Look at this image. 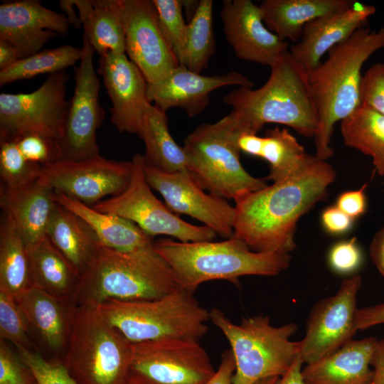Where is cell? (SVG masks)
Here are the masks:
<instances>
[{"label": "cell", "mask_w": 384, "mask_h": 384, "mask_svg": "<svg viewBox=\"0 0 384 384\" xmlns=\"http://www.w3.org/2000/svg\"><path fill=\"white\" fill-rule=\"evenodd\" d=\"M321 220L324 228L328 233L341 235L350 230L354 219L334 206L326 208L322 212Z\"/></svg>", "instance_id": "cell-46"}, {"label": "cell", "mask_w": 384, "mask_h": 384, "mask_svg": "<svg viewBox=\"0 0 384 384\" xmlns=\"http://www.w3.org/2000/svg\"><path fill=\"white\" fill-rule=\"evenodd\" d=\"M330 267L339 274H349L356 270L362 262V254L356 238L334 244L328 255Z\"/></svg>", "instance_id": "cell-44"}, {"label": "cell", "mask_w": 384, "mask_h": 384, "mask_svg": "<svg viewBox=\"0 0 384 384\" xmlns=\"http://www.w3.org/2000/svg\"><path fill=\"white\" fill-rule=\"evenodd\" d=\"M65 71L50 75L29 93L0 95V139L37 133L59 142L63 139L69 101Z\"/></svg>", "instance_id": "cell-11"}, {"label": "cell", "mask_w": 384, "mask_h": 384, "mask_svg": "<svg viewBox=\"0 0 384 384\" xmlns=\"http://www.w3.org/2000/svg\"><path fill=\"white\" fill-rule=\"evenodd\" d=\"M375 337L352 340L332 353L302 368L306 384H370Z\"/></svg>", "instance_id": "cell-25"}, {"label": "cell", "mask_w": 384, "mask_h": 384, "mask_svg": "<svg viewBox=\"0 0 384 384\" xmlns=\"http://www.w3.org/2000/svg\"><path fill=\"white\" fill-rule=\"evenodd\" d=\"M353 0H264L259 6L267 28L296 42L311 21L350 6Z\"/></svg>", "instance_id": "cell-29"}, {"label": "cell", "mask_w": 384, "mask_h": 384, "mask_svg": "<svg viewBox=\"0 0 384 384\" xmlns=\"http://www.w3.org/2000/svg\"><path fill=\"white\" fill-rule=\"evenodd\" d=\"M82 50L64 134L59 142L61 159L82 160L100 155L96 132L103 121L105 111L99 103L100 82L94 68L95 50L84 36Z\"/></svg>", "instance_id": "cell-15"}, {"label": "cell", "mask_w": 384, "mask_h": 384, "mask_svg": "<svg viewBox=\"0 0 384 384\" xmlns=\"http://www.w3.org/2000/svg\"><path fill=\"white\" fill-rule=\"evenodd\" d=\"M361 284L358 274L346 278L336 294L311 307L304 336L299 341V356L304 363H312L353 340L357 331L354 319Z\"/></svg>", "instance_id": "cell-13"}, {"label": "cell", "mask_w": 384, "mask_h": 384, "mask_svg": "<svg viewBox=\"0 0 384 384\" xmlns=\"http://www.w3.org/2000/svg\"><path fill=\"white\" fill-rule=\"evenodd\" d=\"M54 193L39 178L20 188L1 186V209L11 216L28 248L46 237L55 205Z\"/></svg>", "instance_id": "cell-24"}, {"label": "cell", "mask_w": 384, "mask_h": 384, "mask_svg": "<svg viewBox=\"0 0 384 384\" xmlns=\"http://www.w3.org/2000/svg\"><path fill=\"white\" fill-rule=\"evenodd\" d=\"M30 328L52 351L64 353L76 304L31 286L15 297Z\"/></svg>", "instance_id": "cell-23"}, {"label": "cell", "mask_w": 384, "mask_h": 384, "mask_svg": "<svg viewBox=\"0 0 384 384\" xmlns=\"http://www.w3.org/2000/svg\"><path fill=\"white\" fill-rule=\"evenodd\" d=\"M303 364L298 355L285 374L279 377L274 384H306L302 373Z\"/></svg>", "instance_id": "cell-51"}, {"label": "cell", "mask_w": 384, "mask_h": 384, "mask_svg": "<svg viewBox=\"0 0 384 384\" xmlns=\"http://www.w3.org/2000/svg\"><path fill=\"white\" fill-rule=\"evenodd\" d=\"M63 362L80 384H128L131 343L97 306L76 305Z\"/></svg>", "instance_id": "cell-8"}, {"label": "cell", "mask_w": 384, "mask_h": 384, "mask_svg": "<svg viewBox=\"0 0 384 384\" xmlns=\"http://www.w3.org/2000/svg\"><path fill=\"white\" fill-rule=\"evenodd\" d=\"M213 7L212 0H201L187 24L186 46L181 65L200 74L207 68L215 52Z\"/></svg>", "instance_id": "cell-36"}, {"label": "cell", "mask_w": 384, "mask_h": 384, "mask_svg": "<svg viewBox=\"0 0 384 384\" xmlns=\"http://www.w3.org/2000/svg\"><path fill=\"white\" fill-rule=\"evenodd\" d=\"M0 384H37L28 366L6 341H0Z\"/></svg>", "instance_id": "cell-42"}, {"label": "cell", "mask_w": 384, "mask_h": 384, "mask_svg": "<svg viewBox=\"0 0 384 384\" xmlns=\"http://www.w3.org/2000/svg\"><path fill=\"white\" fill-rule=\"evenodd\" d=\"M17 145L29 161L46 166L62 158L60 142L37 133H26L14 138Z\"/></svg>", "instance_id": "cell-41"}, {"label": "cell", "mask_w": 384, "mask_h": 384, "mask_svg": "<svg viewBox=\"0 0 384 384\" xmlns=\"http://www.w3.org/2000/svg\"><path fill=\"white\" fill-rule=\"evenodd\" d=\"M336 171L312 156L297 174L236 198L233 236L258 252L289 254L299 218L324 200Z\"/></svg>", "instance_id": "cell-1"}, {"label": "cell", "mask_w": 384, "mask_h": 384, "mask_svg": "<svg viewBox=\"0 0 384 384\" xmlns=\"http://www.w3.org/2000/svg\"><path fill=\"white\" fill-rule=\"evenodd\" d=\"M82 55V48L64 45L36 53L19 59L11 67L0 70V85L34 78L41 74H53L74 66Z\"/></svg>", "instance_id": "cell-35"}, {"label": "cell", "mask_w": 384, "mask_h": 384, "mask_svg": "<svg viewBox=\"0 0 384 384\" xmlns=\"http://www.w3.org/2000/svg\"><path fill=\"white\" fill-rule=\"evenodd\" d=\"M18 354L32 371L37 384H80L63 361H48L32 349L17 348Z\"/></svg>", "instance_id": "cell-40"}, {"label": "cell", "mask_w": 384, "mask_h": 384, "mask_svg": "<svg viewBox=\"0 0 384 384\" xmlns=\"http://www.w3.org/2000/svg\"><path fill=\"white\" fill-rule=\"evenodd\" d=\"M42 166L28 161L14 139H0L1 186L16 188L38 179Z\"/></svg>", "instance_id": "cell-37"}, {"label": "cell", "mask_w": 384, "mask_h": 384, "mask_svg": "<svg viewBox=\"0 0 384 384\" xmlns=\"http://www.w3.org/2000/svg\"><path fill=\"white\" fill-rule=\"evenodd\" d=\"M346 146L370 156L375 169L384 175V116L361 105L341 122Z\"/></svg>", "instance_id": "cell-34"}, {"label": "cell", "mask_w": 384, "mask_h": 384, "mask_svg": "<svg viewBox=\"0 0 384 384\" xmlns=\"http://www.w3.org/2000/svg\"><path fill=\"white\" fill-rule=\"evenodd\" d=\"M240 151L266 160L270 166L267 179L279 181L297 174L312 156L287 129H268L264 137L241 133L236 139Z\"/></svg>", "instance_id": "cell-26"}, {"label": "cell", "mask_w": 384, "mask_h": 384, "mask_svg": "<svg viewBox=\"0 0 384 384\" xmlns=\"http://www.w3.org/2000/svg\"><path fill=\"white\" fill-rule=\"evenodd\" d=\"M46 235L80 277L100 245L93 230L81 218L56 202Z\"/></svg>", "instance_id": "cell-28"}, {"label": "cell", "mask_w": 384, "mask_h": 384, "mask_svg": "<svg viewBox=\"0 0 384 384\" xmlns=\"http://www.w3.org/2000/svg\"><path fill=\"white\" fill-rule=\"evenodd\" d=\"M18 60L16 48L11 43L0 39V70L11 67Z\"/></svg>", "instance_id": "cell-52"}, {"label": "cell", "mask_w": 384, "mask_h": 384, "mask_svg": "<svg viewBox=\"0 0 384 384\" xmlns=\"http://www.w3.org/2000/svg\"><path fill=\"white\" fill-rule=\"evenodd\" d=\"M127 188L119 195L102 200L95 209L124 218L154 238L164 235L180 242L213 241L217 234L209 228L186 222L153 193L144 172V156L135 154Z\"/></svg>", "instance_id": "cell-10"}, {"label": "cell", "mask_w": 384, "mask_h": 384, "mask_svg": "<svg viewBox=\"0 0 384 384\" xmlns=\"http://www.w3.org/2000/svg\"><path fill=\"white\" fill-rule=\"evenodd\" d=\"M361 102L384 116V63L373 65L362 76Z\"/></svg>", "instance_id": "cell-43"}, {"label": "cell", "mask_w": 384, "mask_h": 384, "mask_svg": "<svg viewBox=\"0 0 384 384\" xmlns=\"http://www.w3.org/2000/svg\"><path fill=\"white\" fill-rule=\"evenodd\" d=\"M119 16L126 53L148 83L157 82L179 63L159 29L152 0H106Z\"/></svg>", "instance_id": "cell-16"}, {"label": "cell", "mask_w": 384, "mask_h": 384, "mask_svg": "<svg viewBox=\"0 0 384 384\" xmlns=\"http://www.w3.org/2000/svg\"><path fill=\"white\" fill-rule=\"evenodd\" d=\"M366 186L364 184L358 190L341 193L336 199V206L353 219L363 215L366 210Z\"/></svg>", "instance_id": "cell-45"}, {"label": "cell", "mask_w": 384, "mask_h": 384, "mask_svg": "<svg viewBox=\"0 0 384 384\" xmlns=\"http://www.w3.org/2000/svg\"><path fill=\"white\" fill-rule=\"evenodd\" d=\"M144 172L151 188L162 196L172 212L194 218L226 239L233 236L235 207L225 198L206 193L188 171L167 172L145 161Z\"/></svg>", "instance_id": "cell-17"}, {"label": "cell", "mask_w": 384, "mask_h": 384, "mask_svg": "<svg viewBox=\"0 0 384 384\" xmlns=\"http://www.w3.org/2000/svg\"><path fill=\"white\" fill-rule=\"evenodd\" d=\"M227 85L252 87L254 83L237 71L203 75L179 65L161 80L148 83L147 94L150 102L163 111L179 107L193 117L207 107L210 92Z\"/></svg>", "instance_id": "cell-21"}, {"label": "cell", "mask_w": 384, "mask_h": 384, "mask_svg": "<svg viewBox=\"0 0 384 384\" xmlns=\"http://www.w3.org/2000/svg\"><path fill=\"white\" fill-rule=\"evenodd\" d=\"M70 23L63 13L49 9L37 0L0 5V39L11 43L19 59L39 50L58 34H67Z\"/></svg>", "instance_id": "cell-20"}, {"label": "cell", "mask_w": 384, "mask_h": 384, "mask_svg": "<svg viewBox=\"0 0 384 384\" xmlns=\"http://www.w3.org/2000/svg\"><path fill=\"white\" fill-rule=\"evenodd\" d=\"M59 6L70 25L79 29L82 24L80 16L75 11L73 0H61L59 2Z\"/></svg>", "instance_id": "cell-53"}, {"label": "cell", "mask_w": 384, "mask_h": 384, "mask_svg": "<svg viewBox=\"0 0 384 384\" xmlns=\"http://www.w3.org/2000/svg\"><path fill=\"white\" fill-rule=\"evenodd\" d=\"M220 17L223 33L237 58L272 66L289 43L269 30L259 6L250 0H223Z\"/></svg>", "instance_id": "cell-18"}, {"label": "cell", "mask_w": 384, "mask_h": 384, "mask_svg": "<svg viewBox=\"0 0 384 384\" xmlns=\"http://www.w3.org/2000/svg\"><path fill=\"white\" fill-rule=\"evenodd\" d=\"M154 248L172 269L179 287L191 293L210 280L238 284L242 276H275L292 260L289 254L255 252L234 236L220 242L161 238L154 241Z\"/></svg>", "instance_id": "cell-5"}, {"label": "cell", "mask_w": 384, "mask_h": 384, "mask_svg": "<svg viewBox=\"0 0 384 384\" xmlns=\"http://www.w3.org/2000/svg\"><path fill=\"white\" fill-rule=\"evenodd\" d=\"M137 134L145 145L144 156L146 163L167 172L188 171L186 152L169 132L166 112L151 105Z\"/></svg>", "instance_id": "cell-31"}, {"label": "cell", "mask_w": 384, "mask_h": 384, "mask_svg": "<svg viewBox=\"0 0 384 384\" xmlns=\"http://www.w3.org/2000/svg\"><path fill=\"white\" fill-rule=\"evenodd\" d=\"M237 136L224 117L200 124L183 141L188 172L204 190L225 199L235 200L267 186L242 166Z\"/></svg>", "instance_id": "cell-9"}, {"label": "cell", "mask_w": 384, "mask_h": 384, "mask_svg": "<svg viewBox=\"0 0 384 384\" xmlns=\"http://www.w3.org/2000/svg\"><path fill=\"white\" fill-rule=\"evenodd\" d=\"M102 316L131 343L199 340L206 334L210 313L193 293L181 288L156 299L110 301L97 306Z\"/></svg>", "instance_id": "cell-6"}, {"label": "cell", "mask_w": 384, "mask_h": 384, "mask_svg": "<svg viewBox=\"0 0 384 384\" xmlns=\"http://www.w3.org/2000/svg\"><path fill=\"white\" fill-rule=\"evenodd\" d=\"M178 288L172 269L154 245L124 252L100 245L73 299L76 305L98 306L113 300L156 299Z\"/></svg>", "instance_id": "cell-4"}, {"label": "cell", "mask_w": 384, "mask_h": 384, "mask_svg": "<svg viewBox=\"0 0 384 384\" xmlns=\"http://www.w3.org/2000/svg\"><path fill=\"white\" fill-rule=\"evenodd\" d=\"M369 255L372 262L384 277V228L373 238L369 247Z\"/></svg>", "instance_id": "cell-50"}, {"label": "cell", "mask_w": 384, "mask_h": 384, "mask_svg": "<svg viewBox=\"0 0 384 384\" xmlns=\"http://www.w3.org/2000/svg\"><path fill=\"white\" fill-rule=\"evenodd\" d=\"M84 29L83 36L100 56L125 53L122 21L106 0H73Z\"/></svg>", "instance_id": "cell-32"}, {"label": "cell", "mask_w": 384, "mask_h": 384, "mask_svg": "<svg viewBox=\"0 0 384 384\" xmlns=\"http://www.w3.org/2000/svg\"><path fill=\"white\" fill-rule=\"evenodd\" d=\"M235 370V363L231 350H226L221 355L218 370L205 384H233V377Z\"/></svg>", "instance_id": "cell-48"}, {"label": "cell", "mask_w": 384, "mask_h": 384, "mask_svg": "<svg viewBox=\"0 0 384 384\" xmlns=\"http://www.w3.org/2000/svg\"><path fill=\"white\" fill-rule=\"evenodd\" d=\"M28 250L32 285L58 298L73 299L80 276L46 235Z\"/></svg>", "instance_id": "cell-30"}, {"label": "cell", "mask_w": 384, "mask_h": 384, "mask_svg": "<svg viewBox=\"0 0 384 384\" xmlns=\"http://www.w3.org/2000/svg\"><path fill=\"white\" fill-rule=\"evenodd\" d=\"M29 324L16 298L0 292V337L16 348H31Z\"/></svg>", "instance_id": "cell-39"}, {"label": "cell", "mask_w": 384, "mask_h": 384, "mask_svg": "<svg viewBox=\"0 0 384 384\" xmlns=\"http://www.w3.org/2000/svg\"><path fill=\"white\" fill-rule=\"evenodd\" d=\"M375 11L373 6L353 1L346 8L311 21L305 26L300 41L290 48L292 59L309 73L321 63L324 54L366 26Z\"/></svg>", "instance_id": "cell-22"}, {"label": "cell", "mask_w": 384, "mask_h": 384, "mask_svg": "<svg viewBox=\"0 0 384 384\" xmlns=\"http://www.w3.org/2000/svg\"><path fill=\"white\" fill-rule=\"evenodd\" d=\"M156 9L161 33L170 50L181 64L187 34V24L183 16V1L152 0Z\"/></svg>", "instance_id": "cell-38"}, {"label": "cell", "mask_w": 384, "mask_h": 384, "mask_svg": "<svg viewBox=\"0 0 384 384\" xmlns=\"http://www.w3.org/2000/svg\"><path fill=\"white\" fill-rule=\"evenodd\" d=\"M2 211L0 225V292L16 297L32 286L28 250L11 216Z\"/></svg>", "instance_id": "cell-33"}, {"label": "cell", "mask_w": 384, "mask_h": 384, "mask_svg": "<svg viewBox=\"0 0 384 384\" xmlns=\"http://www.w3.org/2000/svg\"><path fill=\"white\" fill-rule=\"evenodd\" d=\"M357 331L384 324V303L357 309L354 319Z\"/></svg>", "instance_id": "cell-47"}, {"label": "cell", "mask_w": 384, "mask_h": 384, "mask_svg": "<svg viewBox=\"0 0 384 384\" xmlns=\"http://www.w3.org/2000/svg\"><path fill=\"white\" fill-rule=\"evenodd\" d=\"M370 365L373 370L370 384H384V337L377 340Z\"/></svg>", "instance_id": "cell-49"}, {"label": "cell", "mask_w": 384, "mask_h": 384, "mask_svg": "<svg viewBox=\"0 0 384 384\" xmlns=\"http://www.w3.org/2000/svg\"><path fill=\"white\" fill-rule=\"evenodd\" d=\"M209 313L210 320L230 343L235 363L233 384H256L281 377L299 355V341L291 340L297 331L294 323L274 326L269 316L260 314L235 324L217 308Z\"/></svg>", "instance_id": "cell-7"}, {"label": "cell", "mask_w": 384, "mask_h": 384, "mask_svg": "<svg viewBox=\"0 0 384 384\" xmlns=\"http://www.w3.org/2000/svg\"><path fill=\"white\" fill-rule=\"evenodd\" d=\"M132 162L107 159L100 155L82 159H60L42 166L39 180L54 192L92 207L106 196H115L128 186Z\"/></svg>", "instance_id": "cell-14"}, {"label": "cell", "mask_w": 384, "mask_h": 384, "mask_svg": "<svg viewBox=\"0 0 384 384\" xmlns=\"http://www.w3.org/2000/svg\"><path fill=\"white\" fill-rule=\"evenodd\" d=\"M97 72L112 104L111 122L119 132L137 134L151 105L142 73L125 53L100 56Z\"/></svg>", "instance_id": "cell-19"}, {"label": "cell", "mask_w": 384, "mask_h": 384, "mask_svg": "<svg viewBox=\"0 0 384 384\" xmlns=\"http://www.w3.org/2000/svg\"><path fill=\"white\" fill-rule=\"evenodd\" d=\"M215 373L199 341L145 342L132 344L128 384H205Z\"/></svg>", "instance_id": "cell-12"}, {"label": "cell", "mask_w": 384, "mask_h": 384, "mask_svg": "<svg viewBox=\"0 0 384 384\" xmlns=\"http://www.w3.org/2000/svg\"><path fill=\"white\" fill-rule=\"evenodd\" d=\"M56 203L81 218L93 230L101 245L118 251L152 247L153 238L134 223L121 216L100 212L63 194L54 193Z\"/></svg>", "instance_id": "cell-27"}, {"label": "cell", "mask_w": 384, "mask_h": 384, "mask_svg": "<svg viewBox=\"0 0 384 384\" xmlns=\"http://www.w3.org/2000/svg\"><path fill=\"white\" fill-rule=\"evenodd\" d=\"M279 377L266 378L257 382L256 384H274Z\"/></svg>", "instance_id": "cell-54"}, {"label": "cell", "mask_w": 384, "mask_h": 384, "mask_svg": "<svg viewBox=\"0 0 384 384\" xmlns=\"http://www.w3.org/2000/svg\"><path fill=\"white\" fill-rule=\"evenodd\" d=\"M268 80L260 87H238L223 97L231 107L226 118L239 134H257L265 124L286 125L299 134L315 137L319 116L307 73L284 53L270 67Z\"/></svg>", "instance_id": "cell-2"}, {"label": "cell", "mask_w": 384, "mask_h": 384, "mask_svg": "<svg viewBox=\"0 0 384 384\" xmlns=\"http://www.w3.org/2000/svg\"><path fill=\"white\" fill-rule=\"evenodd\" d=\"M384 47V27H362L328 51L327 58L307 74L319 116L314 137L316 156L326 161L333 156L331 140L334 124L361 105V68Z\"/></svg>", "instance_id": "cell-3"}]
</instances>
